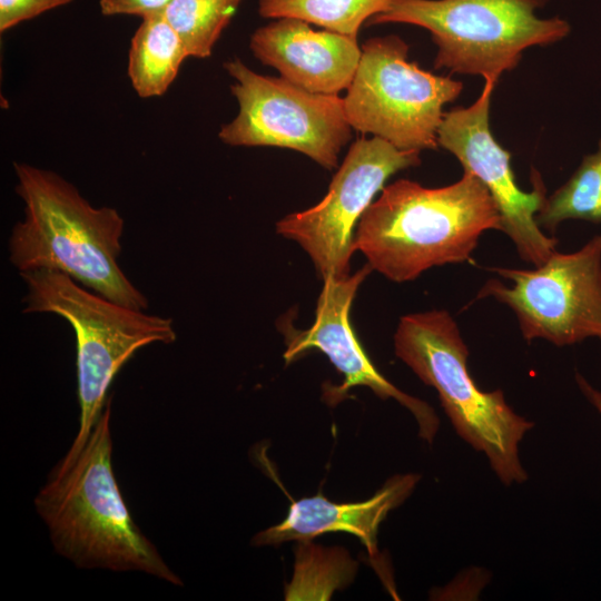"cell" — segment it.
Instances as JSON below:
<instances>
[{
	"mask_svg": "<svg viewBox=\"0 0 601 601\" xmlns=\"http://www.w3.org/2000/svg\"><path fill=\"white\" fill-rule=\"evenodd\" d=\"M575 382L587 398V401L598 411L601 415V390L595 388L585 377L580 373L575 374Z\"/></svg>",
	"mask_w": 601,
	"mask_h": 601,
	"instance_id": "7402d4cb",
	"label": "cell"
},
{
	"mask_svg": "<svg viewBox=\"0 0 601 601\" xmlns=\"http://www.w3.org/2000/svg\"><path fill=\"white\" fill-rule=\"evenodd\" d=\"M254 56L307 91L338 95L351 85L362 49L356 38L314 30L295 18H278L250 38Z\"/></svg>",
	"mask_w": 601,
	"mask_h": 601,
	"instance_id": "4fadbf2b",
	"label": "cell"
},
{
	"mask_svg": "<svg viewBox=\"0 0 601 601\" xmlns=\"http://www.w3.org/2000/svg\"><path fill=\"white\" fill-rule=\"evenodd\" d=\"M392 0H259L264 18H295L356 38L361 26L385 11Z\"/></svg>",
	"mask_w": 601,
	"mask_h": 601,
	"instance_id": "ac0fdd59",
	"label": "cell"
},
{
	"mask_svg": "<svg viewBox=\"0 0 601 601\" xmlns=\"http://www.w3.org/2000/svg\"><path fill=\"white\" fill-rule=\"evenodd\" d=\"M397 36L372 38L362 46L354 78L343 98L351 127L402 150L436 149L443 107L463 83L425 71L407 59Z\"/></svg>",
	"mask_w": 601,
	"mask_h": 601,
	"instance_id": "52a82bcc",
	"label": "cell"
},
{
	"mask_svg": "<svg viewBox=\"0 0 601 601\" xmlns=\"http://www.w3.org/2000/svg\"><path fill=\"white\" fill-rule=\"evenodd\" d=\"M19 274L27 287L23 313L61 316L76 334L80 425L58 464L65 466L83 449L125 363L141 347L175 342L176 332L171 318L110 300L61 272L41 268Z\"/></svg>",
	"mask_w": 601,
	"mask_h": 601,
	"instance_id": "5b68a950",
	"label": "cell"
},
{
	"mask_svg": "<svg viewBox=\"0 0 601 601\" xmlns=\"http://www.w3.org/2000/svg\"><path fill=\"white\" fill-rule=\"evenodd\" d=\"M568 219L601 223V140L570 179L546 196L535 216L538 225L552 233Z\"/></svg>",
	"mask_w": 601,
	"mask_h": 601,
	"instance_id": "e0dca14e",
	"label": "cell"
},
{
	"mask_svg": "<svg viewBox=\"0 0 601 601\" xmlns=\"http://www.w3.org/2000/svg\"><path fill=\"white\" fill-rule=\"evenodd\" d=\"M549 0H392L370 23H410L431 32L437 46L435 69L499 80L522 52L570 33L568 21L541 19Z\"/></svg>",
	"mask_w": 601,
	"mask_h": 601,
	"instance_id": "8992f818",
	"label": "cell"
},
{
	"mask_svg": "<svg viewBox=\"0 0 601 601\" xmlns=\"http://www.w3.org/2000/svg\"><path fill=\"white\" fill-rule=\"evenodd\" d=\"M110 401L78 456L53 470L35 500L58 553L80 568L141 571L173 584L179 577L134 522L111 462Z\"/></svg>",
	"mask_w": 601,
	"mask_h": 601,
	"instance_id": "3957f363",
	"label": "cell"
},
{
	"mask_svg": "<svg viewBox=\"0 0 601 601\" xmlns=\"http://www.w3.org/2000/svg\"><path fill=\"white\" fill-rule=\"evenodd\" d=\"M364 267L346 277L323 279L314 323L307 329H296L288 319L283 322L286 351L284 359L289 364L307 351L323 352L334 367L344 376L343 384L324 391L326 402L336 404L355 386L371 388L382 400L393 398L408 410L418 426V436L433 443L440 426L435 411L424 401L408 395L386 380L367 357L349 323V309L358 287L372 272Z\"/></svg>",
	"mask_w": 601,
	"mask_h": 601,
	"instance_id": "7c38bea8",
	"label": "cell"
},
{
	"mask_svg": "<svg viewBox=\"0 0 601 601\" xmlns=\"http://www.w3.org/2000/svg\"><path fill=\"white\" fill-rule=\"evenodd\" d=\"M484 88L470 107L444 112L437 142L462 164L464 173L477 177L491 194L501 217V231L512 240L526 263L544 264L555 252L558 239L546 236L535 216L546 190L540 174L532 169L533 189H520L511 167V154L493 137L490 129V105L496 80L484 79Z\"/></svg>",
	"mask_w": 601,
	"mask_h": 601,
	"instance_id": "8fae6325",
	"label": "cell"
},
{
	"mask_svg": "<svg viewBox=\"0 0 601 601\" xmlns=\"http://www.w3.org/2000/svg\"><path fill=\"white\" fill-rule=\"evenodd\" d=\"M171 0H100L104 16L129 14L142 18L161 14Z\"/></svg>",
	"mask_w": 601,
	"mask_h": 601,
	"instance_id": "44dd1931",
	"label": "cell"
},
{
	"mask_svg": "<svg viewBox=\"0 0 601 601\" xmlns=\"http://www.w3.org/2000/svg\"><path fill=\"white\" fill-rule=\"evenodd\" d=\"M186 58L179 36L162 13L142 18L128 53V77L137 95H164Z\"/></svg>",
	"mask_w": 601,
	"mask_h": 601,
	"instance_id": "9a60e30c",
	"label": "cell"
},
{
	"mask_svg": "<svg viewBox=\"0 0 601 601\" xmlns=\"http://www.w3.org/2000/svg\"><path fill=\"white\" fill-rule=\"evenodd\" d=\"M357 568L358 563L343 548L297 541L294 574L285 587V600H329L336 590L353 582Z\"/></svg>",
	"mask_w": 601,
	"mask_h": 601,
	"instance_id": "2e32d148",
	"label": "cell"
},
{
	"mask_svg": "<svg viewBox=\"0 0 601 601\" xmlns=\"http://www.w3.org/2000/svg\"><path fill=\"white\" fill-rule=\"evenodd\" d=\"M23 219L11 229L9 260L19 273L61 272L104 297L145 311L146 296L127 278L121 254L124 218L111 207H93L60 175L14 162Z\"/></svg>",
	"mask_w": 601,
	"mask_h": 601,
	"instance_id": "6da1fadb",
	"label": "cell"
},
{
	"mask_svg": "<svg viewBox=\"0 0 601 601\" xmlns=\"http://www.w3.org/2000/svg\"><path fill=\"white\" fill-rule=\"evenodd\" d=\"M72 0H0V31L6 32L20 22L30 20Z\"/></svg>",
	"mask_w": 601,
	"mask_h": 601,
	"instance_id": "ffe728a7",
	"label": "cell"
},
{
	"mask_svg": "<svg viewBox=\"0 0 601 601\" xmlns=\"http://www.w3.org/2000/svg\"><path fill=\"white\" fill-rule=\"evenodd\" d=\"M394 351L424 384L436 390L459 436L485 455L504 485L528 480L519 446L534 423L515 413L501 390L484 392L476 386L466 366L467 346L447 311L401 317Z\"/></svg>",
	"mask_w": 601,
	"mask_h": 601,
	"instance_id": "277c9868",
	"label": "cell"
},
{
	"mask_svg": "<svg viewBox=\"0 0 601 601\" xmlns=\"http://www.w3.org/2000/svg\"><path fill=\"white\" fill-rule=\"evenodd\" d=\"M489 229H501L500 213L474 175L464 173L456 183L440 188L398 179L364 211L354 246L373 270L404 283L431 267L471 260Z\"/></svg>",
	"mask_w": 601,
	"mask_h": 601,
	"instance_id": "7a4b0ae2",
	"label": "cell"
},
{
	"mask_svg": "<svg viewBox=\"0 0 601 601\" xmlns=\"http://www.w3.org/2000/svg\"><path fill=\"white\" fill-rule=\"evenodd\" d=\"M235 79L238 115L218 136L229 146H269L299 151L326 169L337 166L351 138L344 100L307 91L284 78L254 72L235 58L224 65Z\"/></svg>",
	"mask_w": 601,
	"mask_h": 601,
	"instance_id": "ba28073f",
	"label": "cell"
},
{
	"mask_svg": "<svg viewBox=\"0 0 601 601\" xmlns=\"http://www.w3.org/2000/svg\"><path fill=\"white\" fill-rule=\"evenodd\" d=\"M242 0H171L162 16L188 57L207 58Z\"/></svg>",
	"mask_w": 601,
	"mask_h": 601,
	"instance_id": "d6986e66",
	"label": "cell"
},
{
	"mask_svg": "<svg viewBox=\"0 0 601 601\" xmlns=\"http://www.w3.org/2000/svg\"><path fill=\"white\" fill-rule=\"evenodd\" d=\"M420 476L397 474L370 499L335 503L322 494L293 501L285 519L253 539L255 545H278L287 541L312 540L325 533L345 532L358 538L371 556L377 555V531L387 514L415 489Z\"/></svg>",
	"mask_w": 601,
	"mask_h": 601,
	"instance_id": "5bb4252c",
	"label": "cell"
},
{
	"mask_svg": "<svg viewBox=\"0 0 601 601\" xmlns=\"http://www.w3.org/2000/svg\"><path fill=\"white\" fill-rule=\"evenodd\" d=\"M512 282L491 278L476 299L492 297L515 314L528 342L541 338L555 346L601 341V235L573 253L555 252L534 269L492 268Z\"/></svg>",
	"mask_w": 601,
	"mask_h": 601,
	"instance_id": "9c48e42d",
	"label": "cell"
},
{
	"mask_svg": "<svg viewBox=\"0 0 601 601\" xmlns=\"http://www.w3.org/2000/svg\"><path fill=\"white\" fill-rule=\"evenodd\" d=\"M420 152L398 149L378 137L357 139L325 197L280 219L276 231L300 245L322 279L348 276L356 221L393 174L421 164Z\"/></svg>",
	"mask_w": 601,
	"mask_h": 601,
	"instance_id": "30bf717a",
	"label": "cell"
}]
</instances>
